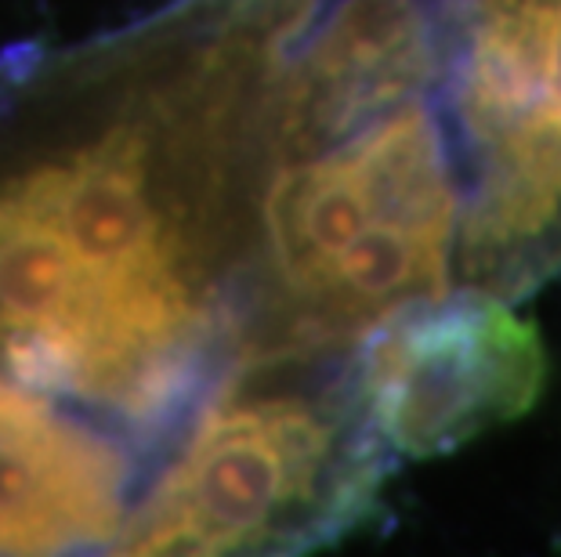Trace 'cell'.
<instances>
[{
	"mask_svg": "<svg viewBox=\"0 0 561 557\" xmlns=\"http://www.w3.org/2000/svg\"><path fill=\"white\" fill-rule=\"evenodd\" d=\"M388 445L366 423L333 453V423L294 398L232 402L214 409L130 532V554H221L272 536L286 511H308V543L337 539L374 503Z\"/></svg>",
	"mask_w": 561,
	"mask_h": 557,
	"instance_id": "cell-1",
	"label": "cell"
},
{
	"mask_svg": "<svg viewBox=\"0 0 561 557\" xmlns=\"http://www.w3.org/2000/svg\"><path fill=\"white\" fill-rule=\"evenodd\" d=\"M547 376L551 359L533 318L496 293L468 290L380 315L359 384L380 442L399 456L432 460L533 413Z\"/></svg>",
	"mask_w": 561,
	"mask_h": 557,
	"instance_id": "cell-2",
	"label": "cell"
},
{
	"mask_svg": "<svg viewBox=\"0 0 561 557\" xmlns=\"http://www.w3.org/2000/svg\"><path fill=\"white\" fill-rule=\"evenodd\" d=\"M479 204L561 246V0H482L457 91Z\"/></svg>",
	"mask_w": 561,
	"mask_h": 557,
	"instance_id": "cell-3",
	"label": "cell"
},
{
	"mask_svg": "<svg viewBox=\"0 0 561 557\" xmlns=\"http://www.w3.org/2000/svg\"><path fill=\"white\" fill-rule=\"evenodd\" d=\"M11 188L121 301L149 351L160 355L188 334L193 301L171 224L149 204L141 130L116 127L94 146L11 177Z\"/></svg>",
	"mask_w": 561,
	"mask_h": 557,
	"instance_id": "cell-4",
	"label": "cell"
},
{
	"mask_svg": "<svg viewBox=\"0 0 561 557\" xmlns=\"http://www.w3.org/2000/svg\"><path fill=\"white\" fill-rule=\"evenodd\" d=\"M377 221L453 235L438 188L410 152L363 130L327 160L286 167L265 196V232L279 282L312 304L322 271Z\"/></svg>",
	"mask_w": 561,
	"mask_h": 557,
	"instance_id": "cell-5",
	"label": "cell"
},
{
	"mask_svg": "<svg viewBox=\"0 0 561 557\" xmlns=\"http://www.w3.org/2000/svg\"><path fill=\"white\" fill-rule=\"evenodd\" d=\"M0 326L62 344L77 362V395L121 402L157 359L127 326L121 301L11 182L0 185Z\"/></svg>",
	"mask_w": 561,
	"mask_h": 557,
	"instance_id": "cell-6",
	"label": "cell"
},
{
	"mask_svg": "<svg viewBox=\"0 0 561 557\" xmlns=\"http://www.w3.org/2000/svg\"><path fill=\"white\" fill-rule=\"evenodd\" d=\"M124 467L88 431L51 409L0 434V554L113 539Z\"/></svg>",
	"mask_w": 561,
	"mask_h": 557,
	"instance_id": "cell-7",
	"label": "cell"
}]
</instances>
